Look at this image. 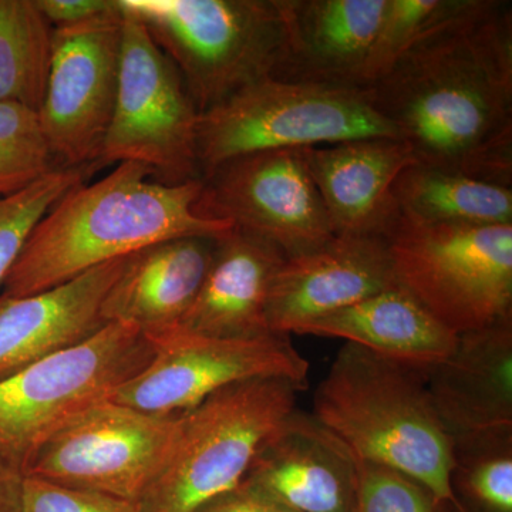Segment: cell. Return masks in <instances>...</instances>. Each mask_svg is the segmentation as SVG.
Listing matches in <instances>:
<instances>
[{
	"mask_svg": "<svg viewBox=\"0 0 512 512\" xmlns=\"http://www.w3.org/2000/svg\"><path fill=\"white\" fill-rule=\"evenodd\" d=\"M417 164L512 188V6L460 0L366 87Z\"/></svg>",
	"mask_w": 512,
	"mask_h": 512,
	"instance_id": "obj_1",
	"label": "cell"
},
{
	"mask_svg": "<svg viewBox=\"0 0 512 512\" xmlns=\"http://www.w3.org/2000/svg\"><path fill=\"white\" fill-rule=\"evenodd\" d=\"M151 175L146 165L121 163L97 183L67 192L30 232L3 281L2 296L49 291L156 242L220 238L234 228L198 214L201 178L167 185L151 181Z\"/></svg>",
	"mask_w": 512,
	"mask_h": 512,
	"instance_id": "obj_2",
	"label": "cell"
},
{
	"mask_svg": "<svg viewBox=\"0 0 512 512\" xmlns=\"http://www.w3.org/2000/svg\"><path fill=\"white\" fill-rule=\"evenodd\" d=\"M313 416L357 460L393 468L439 500L456 501L453 436L434 407L427 370L345 343L316 389Z\"/></svg>",
	"mask_w": 512,
	"mask_h": 512,
	"instance_id": "obj_3",
	"label": "cell"
},
{
	"mask_svg": "<svg viewBox=\"0 0 512 512\" xmlns=\"http://www.w3.org/2000/svg\"><path fill=\"white\" fill-rule=\"evenodd\" d=\"M183 77L200 113L274 74L284 28L275 0H119Z\"/></svg>",
	"mask_w": 512,
	"mask_h": 512,
	"instance_id": "obj_4",
	"label": "cell"
},
{
	"mask_svg": "<svg viewBox=\"0 0 512 512\" xmlns=\"http://www.w3.org/2000/svg\"><path fill=\"white\" fill-rule=\"evenodd\" d=\"M384 241L397 282L457 335L512 316V224H429L399 212Z\"/></svg>",
	"mask_w": 512,
	"mask_h": 512,
	"instance_id": "obj_5",
	"label": "cell"
},
{
	"mask_svg": "<svg viewBox=\"0 0 512 512\" xmlns=\"http://www.w3.org/2000/svg\"><path fill=\"white\" fill-rule=\"evenodd\" d=\"M400 138L366 87L286 83L266 77L201 114V177L259 151L333 146L357 138Z\"/></svg>",
	"mask_w": 512,
	"mask_h": 512,
	"instance_id": "obj_6",
	"label": "cell"
},
{
	"mask_svg": "<svg viewBox=\"0 0 512 512\" xmlns=\"http://www.w3.org/2000/svg\"><path fill=\"white\" fill-rule=\"evenodd\" d=\"M305 387L286 379L232 384L183 414L170 461L143 512H195L244 481L266 437L296 409Z\"/></svg>",
	"mask_w": 512,
	"mask_h": 512,
	"instance_id": "obj_7",
	"label": "cell"
},
{
	"mask_svg": "<svg viewBox=\"0 0 512 512\" xmlns=\"http://www.w3.org/2000/svg\"><path fill=\"white\" fill-rule=\"evenodd\" d=\"M151 340L107 323L92 339L0 380V451L23 470L67 421L144 369Z\"/></svg>",
	"mask_w": 512,
	"mask_h": 512,
	"instance_id": "obj_8",
	"label": "cell"
},
{
	"mask_svg": "<svg viewBox=\"0 0 512 512\" xmlns=\"http://www.w3.org/2000/svg\"><path fill=\"white\" fill-rule=\"evenodd\" d=\"M121 13L119 90L97 164H143L167 185L200 180L201 113L146 26L123 9Z\"/></svg>",
	"mask_w": 512,
	"mask_h": 512,
	"instance_id": "obj_9",
	"label": "cell"
},
{
	"mask_svg": "<svg viewBox=\"0 0 512 512\" xmlns=\"http://www.w3.org/2000/svg\"><path fill=\"white\" fill-rule=\"evenodd\" d=\"M183 414L100 400L46 440L26 476L141 503L170 461Z\"/></svg>",
	"mask_w": 512,
	"mask_h": 512,
	"instance_id": "obj_10",
	"label": "cell"
},
{
	"mask_svg": "<svg viewBox=\"0 0 512 512\" xmlns=\"http://www.w3.org/2000/svg\"><path fill=\"white\" fill-rule=\"evenodd\" d=\"M148 339L154 348L150 363L117 387L111 402L168 416L190 412L212 394L248 380L286 379L308 386V360L288 335L212 338L175 326Z\"/></svg>",
	"mask_w": 512,
	"mask_h": 512,
	"instance_id": "obj_11",
	"label": "cell"
},
{
	"mask_svg": "<svg viewBox=\"0 0 512 512\" xmlns=\"http://www.w3.org/2000/svg\"><path fill=\"white\" fill-rule=\"evenodd\" d=\"M305 150L259 151L218 165L201 177L198 214L265 239L285 256L326 244L335 234Z\"/></svg>",
	"mask_w": 512,
	"mask_h": 512,
	"instance_id": "obj_12",
	"label": "cell"
},
{
	"mask_svg": "<svg viewBox=\"0 0 512 512\" xmlns=\"http://www.w3.org/2000/svg\"><path fill=\"white\" fill-rule=\"evenodd\" d=\"M121 9L73 28L53 29L45 100L37 111L63 167L99 161L119 90Z\"/></svg>",
	"mask_w": 512,
	"mask_h": 512,
	"instance_id": "obj_13",
	"label": "cell"
},
{
	"mask_svg": "<svg viewBox=\"0 0 512 512\" xmlns=\"http://www.w3.org/2000/svg\"><path fill=\"white\" fill-rule=\"evenodd\" d=\"M396 284L384 238L335 235L318 248L286 256L269 293L268 328L298 335L313 320Z\"/></svg>",
	"mask_w": 512,
	"mask_h": 512,
	"instance_id": "obj_14",
	"label": "cell"
},
{
	"mask_svg": "<svg viewBox=\"0 0 512 512\" xmlns=\"http://www.w3.org/2000/svg\"><path fill=\"white\" fill-rule=\"evenodd\" d=\"M242 484L293 512H352L357 458L313 414L295 409L266 437Z\"/></svg>",
	"mask_w": 512,
	"mask_h": 512,
	"instance_id": "obj_15",
	"label": "cell"
},
{
	"mask_svg": "<svg viewBox=\"0 0 512 512\" xmlns=\"http://www.w3.org/2000/svg\"><path fill=\"white\" fill-rule=\"evenodd\" d=\"M284 28L272 79L365 87V69L387 0H275Z\"/></svg>",
	"mask_w": 512,
	"mask_h": 512,
	"instance_id": "obj_16",
	"label": "cell"
},
{
	"mask_svg": "<svg viewBox=\"0 0 512 512\" xmlns=\"http://www.w3.org/2000/svg\"><path fill=\"white\" fill-rule=\"evenodd\" d=\"M127 258L96 266L49 291L22 298L0 295V380L99 333L107 325L104 299Z\"/></svg>",
	"mask_w": 512,
	"mask_h": 512,
	"instance_id": "obj_17",
	"label": "cell"
},
{
	"mask_svg": "<svg viewBox=\"0 0 512 512\" xmlns=\"http://www.w3.org/2000/svg\"><path fill=\"white\" fill-rule=\"evenodd\" d=\"M305 154L333 234L384 238L399 215L394 183L417 164L412 148L400 138L370 137Z\"/></svg>",
	"mask_w": 512,
	"mask_h": 512,
	"instance_id": "obj_18",
	"label": "cell"
},
{
	"mask_svg": "<svg viewBox=\"0 0 512 512\" xmlns=\"http://www.w3.org/2000/svg\"><path fill=\"white\" fill-rule=\"evenodd\" d=\"M434 407L451 436L512 427V316L458 335L456 349L427 372Z\"/></svg>",
	"mask_w": 512,
	"mask_h": 512,
	"instance_id": "obj_19",
	"label": "cell"
},
{
	"mask_svg": "<svg viewBox=\"0 0 512 512\" xmlns=\"http://www.w3.org/2000/svg\"><path fill=\"white\" fill-rule=\"evenodd\" d=\"M215 239H167L128 255L104 299L106 323L134 326L148 338L180 325L210 271Z\"/></svg>",
	"mask_w": 512,
	"mask_h": 512,
	"instance_id": "obj_20",
	"label": "cell"
},
{
	"mask_svg": "<svg viewBox=\"0 0 512 512\" xmlns=\"http://www.w3.org/2000/svg\"><path fill=\"white\" fill-rule=\"evenodd\" d=\"M285 258L284 252L271 242L232 228L215 239L210 271L178 326L212 338L269 335V293Z\"/></svg>",
	"mask_w": 512,
	"mask_h": 512,
	"instance_id": "obj_21",
	"label": "cell"
},
{
	"mask_svg": "<svg viewBox=\"0 0 512 512\" xmlns=\"http://www.w3.org/2000/svg\"><path fill=\"white\" fill-rule=\"evenodd\" d=\"M298 335L338 338L403 365L427 370L456 349L458 335L396 284L308 323Z\"/></svg>",
	"mask_w": 512,
	"mask_h": 512,
	"instance_id": "obj_22",
	"label": "cell"
},
{
	"mask_svg": "<svg viewBox=\"0 0 512 512\" xmlns=\"http://www.w3.org/2000/svg\"><path fill=\"white\" fill-rule=\"evenodd\" d=\"M399 212L429 224H512V188L414 164L393 187Z\"/></svg>",
	"mask_w": 512,
	"mask_h": 512,
	"instance_id": "obj_23",
	"label": "cell"
},
{
	"mask_svg": "<svg viewBox=\"0 0 512 512\" xmlns=\"http://www.w3.org/2000/svg\"><path fill=\"white\" fill-rule=\"evenodd\" d=\"M52 26L35 0H0V103L39 111L52 57Z\"/></svg>",
	"mask_w": 512,
	"mask_h": 512,
	"instance_id": "obj_24",
	"label": "cell"
},
{
	"mask_svg": "<svg viewBox=\"0 0 512 512\" xmlns=\"http://www.w3.org/2000/svg\"><path fill=\"white\" fill-rule=\"evenodd\" d=\"M450 487L466 512H512V427L453 437Z\"/></svg>",
	"mask_w": 512,
	"mask_h": 512,
	"instance_id": "obj_25",
	"label": "cell"
},
{
	"mask_svg": "<svg viewBox=\"0 0 512 512\" xmlns=\"http://www.w3.org/2000/svg\"><path fill=\"white\" fill-rule=\"evenodd\" d=\"M56 164L37 111L0 103V198L35 184L60 167Z\"/></svg>",
	"mask_w": 512,
	"mask_h": 512,
	"instance_id": "obj_26",
	"label": "cell"
},
{
	"mask_svg": "<svg viewBox=\"0 0 512 512\" xmlns=\"http://www.w3.org/2000/svg\"><path fill=\"white\" fill-rule=\"evenodd\" d=\"M87 167H59L35 184L0 198V285L22 251L37 222L60 198L83 184Z\"/></svg>",
	"mask_w": 512,
	"mask_h": 512,
	"instance_id": "obj_27",
	"label": "cell"
},
{
	"mask_svg": "<svg viewBox=\"0 0 512 512\" xmlns=\"http://www.w3.org/2000/svg\"><path fill=\"white\" fill-rule=\"evenodd\" d=\"M460 0H387L365 69V87L390 72L424 33L450 16Z\"/></svg>",
	"mask_w": 512,
	"mask_h": 512,
	"instance_id": "obj_28",
	"label": "cell"
},
{
	"mask_svg": "<svg viewBox=\"0 0 512 512\" xmlns=\"http://www.w3.org/2000/svg\"><path fill=\"white\" fill-rule=\"evenodd\" d=\"M454 501H441L426 485L380 464L357 460L352 512H448Z\"/></svg>",
	"mask_w": 512,
	"mask_h": 512,
	"instance_id": "obj_29",
	"label": "cell"
},
{
	"mask_svg": "<svg viewBox=\"0 0 512 512\" xmlns=\"http://www.w3.org/2000/svg\"><path fill=\"white\" fill-rule=\"evenodd\" d=\"M22 512H143L140 501L64 487L26 476Z\"/></svg>",
	"mask_w": 512,
	"mask_h": 512,
	"instance_id": "obj_30",
	"label": "cell"
},
{
	"mask_svg": "<svg viewBox=\"0 0 512 512\" xmlns=\"http://www.w3.org/2000/svg\"><path fill=\"white\" fill-rule=\"evenodd\" d=\"M53 29L73 28L119 9V0H35Z\"/></svg>",
	"mask_w": 512,
	"mask_h": 512,
	"instance_id": "obj_31",
	"label": "cell"
},
{
	"mask_svg": "<svg viewBox=\"0 0 512 512\" xmlns=\"http://www.w3.org/2000/svg\"><path fill=\"white\" fill-rule=\"evenodd\" d=\"M195 512H293L264 495L239 484L234 490L214 498Z\"/></svg>",
	"mask_w": 512,
	"mask_h": 512,
	"instance_id": "obj_32",
	"label": "cell"
},
{
	"mask_svg": "<svg viewBox=\"0 0 512 512\" xmlns=\"http://www.w3.org/2000/svg\"><path fill=\"white\" fill-rule=\"evenodd\" d=\"M26 473L0 451V512H22Z\"/></svg>",
	"mask_w": 512,
	"mask_h": 512,
	"instance_id": "obj_33",
	"label": "cell"
},
{
	"mask_svg": "<svg viewBox=\"0 0 512 512\" xmlns=\"http://www.w3.org/2000/svg\"><path fill=\"white\" fill-rule=\"evenodd\" d=\"M448 512H466L463 510V508L460 507V505H458L456 503V501H454V503H450V505H448Z\"/></svg>",
	"mask_w": 512,
	"mask_h": 512,
	"instance_id": "obj_34",
	"label": "cell"
}]
</instances>
